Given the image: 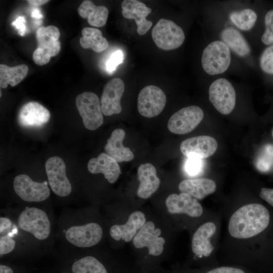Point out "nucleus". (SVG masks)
Listing matches in <instances>:
<instances>
[{"label":"nucleus","mask_w":273,"mask_h":273,"mask_svg":"<svg viewBox=\"0 0 273 273\" xmlns=\"http://www.w3.org/2000/svg\"><path fill=\"white\" fill-rule=\"evenodd\" d=\"M223 41L236 54L245 57L250 52V47L242 34L236 29L228 28L221 34Z\"/></svg>","instance_id":"obj_28"},{"label":"nucleus","mask_w":273,"mask_h":273,"mask_svg":"<svg viewBox=\"0 0 273 273\" xmlns=\"http://www.w3.org/2000/svg\"><path fill=\"white\" fill-rule=\"evenodd\" d=\"M0 273H14V271L10 266L1 264L0 265Z\"/></svg>","instance_id":"obj_42"},{"label":"nucleus","mask_w":273,"mask_h":273,"mask_svg":"<svg viewBox=\"0 0 273 273\" xmlns=\"http://www.w3.org/2000/svg\"><path fill=\"white\" fill-rule=\"evenodd\" d=\"M13 187L15 193L26 202H42L50 196L47 181H35L24 174H19L14 178Z\"/></svg>","instance_id":"obj_10"},{"label":"nucleus","mask_w":273,"mask_h":273,"mask_svg":"<svg viewBox=\"0 0 273 273\" xmlns=\"http://www.w3.org/2000/svg\"><path fill=\"white\" fill-rule=\"evenodd\" d=\"M256 169L267 172L273 168V145L266 144L260 150L254 161Z\"/></svg>","instance_id":"obj_31"},{"label":"nucleus","mask_w":273,"mask_h":273,"mask_svg":"<svg viewBox=\"0 0 273 273\" xmlns=\"http://www.w3.org/2000/svg\"><path fill=\"white\" fill-rule=\"evenodd\" d=\"M204 117L202 109L197 106L184 107L169 118L167 127L172 133L184 134L193 130Z\"/></svg>","instance_id":"obj_13"},{"label":"nucleus","mask_w":273,"mask_h":273,"mask_svg":"<svg viewBox=\"0 0 273 273\" xmlns=\"http://www.w3.org/2000/svg\"><path fill=\"white\" fill-rule=\"evenodd\" d=\"M125 135V132L123 129H115L112 132L104 147L106 153L118 163L130 161L134 158L132 152L123 145Z\"/></svg>","instance_id":"obj_24"},{"label":"nucleus","mask_w":273,"mask_h":273,"mask_svg":"<svg viewBox=\"0 0 273 273\" xmlns=\"http://www.w3.org/2000/svg\"><path fill=\"white\" fill-rule=\"evenodd\" d=\"M25 22L26 21L24 18L20 16L12 23V25L18 30V33L21 36L24 35L26 33V28Z\"/></svg>","instance_id":"obj_40"},{"label":"nucleus","mask_w":273,"mask_h":273,"mask_svg":"<svg viewBox=\"0 0 273 273\" xmlns=\"http://www.w3.org/2000/svg\"><path fill=\"white\" fill-rule=\"evenodd\" d=\"M146 222L145 216L143 212L140 211H134L129 216L125 224L112 225L110 229V235L116 241L123 240L128 242L134 237L138 231Z\"/></svg>","instance_id":"obj_21"},{"label":"nucleus","mask_w":273,"mask_h":273,"mask_svg":"<svg viewBox=\"0 0 273 273\" xmlns=\"http://www.w3.org/2000/svg\"><path fill=\"white\" fill-rule=\"evenodd\" d=\"M123 61V52L120 50L114 52L110 57L106 63L108 72L112 73L116 69L117 66Z\"/></svg>","instance_id":"obj_36"},{"label":"nucleus","mask_w":273,"mask_h":273,"mask_svg":"<svg viewBox=\"0 0 273 273\" xmlns=\"http://www.w3.org/2000/svg\"><path fill=\"white\" fill-rule=\"evenodd\" d=\"M272 138H273V129L272 130Z\"/></svg>","instance_id":"obj_44"},{"label":"nucleus","mask_w":273,"mask_h":273,"mask_svg":"<svg viewBox=\"0 0 273 273\" xmlns=\"http://www.w3.org/2000/svg\"><path fill=\"white\" fill-rule=\"evenodd\" d=\"M259 65L262 72L273 77V44L267 46L259 59Z\"/></svg>","instance_id":"obj_32"},{"label":"nucleus","mask_w":273,"mask_h":273,"mask_svg":"<svg viewBox=\"0 0 273 273\" xmlns=\"http://www.w3.org/2000/svg\"><path fill=\"white\" fill-rule=\"evenodd\" d=\"M216 188L214 180L204 177L184 179L178 185V189L181 193L188 194L197 200H202L213 194Z\"/></svg>","instance_id":"obj_22"},{"label":"nucleus","mask_w":273,"mask_h":273,"mask_svg":"<svg viewBox=\"0 0 273 273\" xmlns=\"http://www.w3.org/2000/svg\"><path fill=\"white\" fill-rule=\"evenodd\" d=\"M165 204L170 214L190 218H204L211 212L207 213L198 200L185 193L170 195L166 199Z\"/></svg>","instance_id":"obj_12"},{"label":"nucleus","mask_w":273,"mask_h":273,"mask_svg":"<svg viewBox=\"0 0 273 273\" xmlns=\"http://www.w3.org/2000/svg\"><path fill=\"white\" fill-rule=\"evenodd\" d=\"M264 29L261 37V41L265 46L273 44V9L266 11L264 17Z\"/></svg>","instance_id":"obj_33"},{"label":"nucleus","mask_w":273,"mask_h":273,"mask_svg":"<svg viewBox=\"0 0 273 273\" xmlns=\"http://www.w3.org/2000/svg\"><path fill=\"white\" fill-rule=\"evenodd\" d=\"M259 197L273 207V189L261 188L259 193Z\"/></svg>","instance_id":"obj_39"},{"label":"nucleus","mask_w":273,"mask_h":273,"mask_svg":"<svg viewBox=\"0 0 273 273\" xmlns=\"http://www.w3.org/2000/svg\"><path fill=\"white\" fill-rule=\"evenodd\" d=\"M14 229L11 232L0 235V254L1 256L9 254L15 249L16 241L14 238Z\"/></svg>","instance_id":"obj_34"},{"label":"nucleus","mask_w":273,"mask_h":273,"mask_svg":"<svg viewBox=\"0 0 273 273\" xmlns=\"http://www.w3.org/2000/svg\"><path fill=\"white\" fill-rule=\"evenodd\" d=\"M78 12L82 18L87 19L89 25L98 27L106 24L108 16V10L105 6H97L88 0L80 4Z\"/></svg>","instance_id":"obj_25"},{"label":"nucleus","mask_w":273,"mask_h":273,"mask_svg":"<svg viewBox=\"0 0 273 273\" xmlns=\"http://www.w3.org/2000/svg\"><path fill=\"white\" fill-rule=\"evenodd\" d=\"M166 102V95L160 88L155 85H148L139 93L138 98V111L144 117H154L162 111Z\"/></svg>","instance_id":"obj_14"},{"label":"nucleus","mask_w":273,"mask_h":273,"mask_svg":"<svg viewBox=\"0 0 273 273\" xmlns=\"http://www.w3.org/2000/svg\"><path fill=\"white\" fill-rule=\"evenodd\" d=\"M152 37L157 47L165 51L179 48L185 38L180 27L173 21L163 18L160 19L152 29Z\"/></svg>","instance_id":"obj_6"},{"label":"nucleus","mask_w":273,"mask_h":273,"mask_svg":"<svg viewBox=\"0 0 273 273\" xmlns=\"http://www.w3.org/2000/svg\"><path fill=\"white\" fill-rule=\"evenodd\" d=\"M204 161L197 158H188L185 162L184 169L190 176H195L200 174L203 169Z\"/></svg>","instance_id":"obj_35"},{"label":"nucleus","mask_w":273,"mask_h":273,"mask_svg":"<svg viewBox=\"0 0 273 273\" xmlns=\"http://www.w3.org/2000/svg\"><path fill=\"white\" fill-rule=\"evenodd\" d=\"M209 98L215 108L221 114L228 115L236 104V93L231 83L225 78L213 81L209 88Z\"/></svg>","instance_id":"obj_9"},{"label":"nucleus","mask_w":273,"mask_h":273,"mask_svg":"<svg viewBox=\"0 0 273 273\" xmlns=\"http://www.w3.org/2000/svg\"><path fill=\"white\" fill-rule=\"evenodd\" d=\"M50 117V112L46 107L38 102H29L20 109L18 122L23 127H40L48 122Z\"/></svg>","instance_id":"obj_18"},{"label":"nucleus","mask_w":273,"mask_h":273,"mask_svg":"<svg viewBox=\"0 0 273 273\" xmlns=\"http://www.w3.org/2000/svg\"><path fill=\"white\" fill-rule=\"evenodd\" d=\"M138 176L140 185L137 195L141 198L148 199L157 190L160 184L156 168L149 163L142 164L138 168Z\"/></svg>","instance_id":"obj_23"},{"label":"nucleus","mask_w":273,"mask_h":273,"mask_svg":"<svg viewBox=\"0 0 273 273\" xmlns=\"http://www.w3.org/2000/svg\"><path fill=\"white\" fill-rule=\"evenodd\" d=\"M73 273H108L104 265L92 256L81 257L73 263Z\"/></svg>","instance_id":"obj_29"},{"label":"nucleus","mask_w":273,"mask_h":273,"mask_svg":"<svg viewBox=\"0 0 273 273\" xmlns=\"http://www.w3.org/2000/svg\"><path fill=\"white\" fill-rule=\"evenodd\" d=\"M31 17L35 19H40L43 16L38 9H33L31 11Z\"/></svg>","instance_id":"obj_43"},{"label":"nucleus","mask_w":273,"mask_h":273,"mask_svg":"<svg viewBox=\"0 0 273 273\" xmlns=\"http://www.w3.org/2000/svg\"><path fill=\"white\" fill-rule=\"evenodd\" d=\"M18 229L31 235L36 240H47L51 233V222L47 212L35 207H27L19 214L16 221Z\"/></svg>","instance_id":"obj_3"},{"label":"nucleus","mask_w":273,"mask_h":273,"mask_svg":"<svg viewBox=\"0 0 273 273\" xmlns=\"http://www.w3.org/2000/svg\"><path fill=\"white\" fill-rule=\"evenodd\" d=\"M79 43L83 49H92L96 53L105 51L109 46L107 39L103 36L101 30L91 27H84L81 31Z\"/></svg>","instance_id":"obj_26"},{"label":"nucleus","mask_w":273,"mask_h":273,"mask_svg":"<svg viewBox=\"0 0 273 273\" xmlns=\"http://www.w3.org/2000/svg\"><path fill=\"white\" fill-rule=\"evenodd\" d=\"M161 234L160 229H155L152 221H147L133 238V245L139 249L147 247L150 255L158 256L162 253L165 243V239L159 237Z\"/></svg>","instance_id":"obj_15"},{"label":"nucleus","mask_w":273,"mask_h":273,"mask_svg":"<svg viewBox=\"0 0 273 273\" xmlns=\"http://www.w3.org/2000/svg\"><path fill=\"white\" fill-rule=\"evenodd\" d=\"M232 22L240 29L247 31L251 29L257 19L256 13L252 9H246L230 14Z\"/></svg>","instance_id":"obj_30"},{"label":"nucleus","mask_w":273,"mask_h":273,"mask_svg":"<svg viewBox=\"0 0 273 273\" xmlns=\"http://www.w3.org/2000/svg\"><path fill=\"white\" fill-rule=\"evenodd\" d=\"M231 61L230 50L222 41L216 40L204 49L201 63L204 70L208 74L217 75L225 72Z\"/></svg>","instance_id":"obj_5"},{"label":"nucleus","mask_w":273,"mask_h":273,"mask_svg":"<svg viewBox=\"0 0 273 273\" xmlns=\"http://www.w3.org/2000/svg\"><path fill=\"white\" fill-rule=\"evenodd\" d=\"M48 180L52 191L57 196L67 197L72 191V186L66 171L63 160L58 156L49 158L45 164Z\"/></svg>","instance_id":"obj_11"},{"label":"nucleus","mask_w":273,"mask_h":273,"mask_svg":"<svg viewBox=\"0 0 273 273\" xmlns=\"http://www.w3.org/2000/svg\"><path fill=\"white\" fill-rule=\"evenodd\" d=\"M30 5L39 6L47 3L49 1L47 0H28L27 1Z\"/></svg>","instance_id":"obj_41"},{"label":"nucleus","mask_w":273,"mask_h":273,"mask_svg":"<svg viewBox=\"0 0 273 273\" xmlns=\"http://www.w3.org/2000/svg\"><path fill=\"white\" fill-rule=\"evenodd\" d=\"M125 89L124 83L119 78L110 80L105 85L101 98V108L105 116L121 113L120 100Z\"/></svg>","instance_id":"obj_16"},{"label":"nucleus","mask_w":273,"mask_h":273,"mask_svg":"<svg viewBox=\"0 0 273 273\" xmlns=\"http://www.w3.org/2000/svg\"><path fill=\"white\" fill-rule=\"evenodd\" d=\"M87 169L92 174H103L110 184L115 183L121 173L118 162L106 153H102L97 158L90 159Z\"/></svg>","instance_id":"obj_20"},{"label":"nucleus","mask_w":273,"mask_h":273,"mask_svg":"<svg viewBox=\"0 0 273 273\" xmlns=\"http://www.w3.org/2000/svg\"><path fill=\"white\" fill-rule=\"evenodd\" d=\"M60 35V31L55 26L38 28L36 33L38 46L32 55L33 60L36 65L42 66L47 64L51 57L59 53L61 49Z\"/></svg>","instance_id":"obj_4"},{"label":"nucleus","mask_w":273,"mask_h":273,"mask_svg":"<svg viewBox=\"0 0 273 273\" xmlns=\"http://www.w3.org/2000/svg\"><path fill=\"white\" fill-rule=\"evenodd\" d=\"M103 235L102 227L94 222L72 225L64 232V237L70 244L83 248L90 247L98 244Z\"/></svg>","instance_id":"obj_8"},{"label":"nucleus","mask_w":273,"mask_h":273,"mask_svg":"<svg viewBox=\"0 0 273 273\" xmlns=\"http://www.w3.org/2000/svg\"><path fill=\"white\" fill-rule=\"evenodd\" d=\"M206 273H246L243 269L232 266H220L214 268Z\"/></svg>","instance_id":"obj_38"},{"label":"nucleus","mask_w":273,"mask_h":273,"mask_svg":"<svg viewBox=\"0 0 273 273\" xmlns=\"http://www.w3.org/2000/svg\"><path fill=\"white\" fill-rule=\"evenodd\" d=\"M221 218L210 212L197 227L191 240V250L198 258H209L218 250Z\"/></svg>","instance_id":"obj_2"},{"label":"nucleus","mask_w":273,"mask_h":273,"mask_svg":"<svg viewBox=\"0 0 273 273\" xmlns=\"http://www.w3.org/2000/svg\"><path fill=\"white\" fill-rule=\"evenodd\" d=\"M28 67L26 65L21 64L14 67L0 65V86L7 88L9 84L14 86L21 82L26 76Z\"/></svg>","instance_id":"obj_27"},{"label":"nucleus","mask_w":273,"mask_h":273,"mask_svg":"<svg viewBox=\"0 0 273 273\" xmlns=\"http://www.w3.org/2000/svg\"><path fill=\"white\" fill-rule=\"evenodd\" d=\"M122 14L128 19H134L137 25V32L141 35H144L152 25L151 21L146 17L152 12V9L136 0H124L121 3Z\"/></svg>","instance_id":"obj_19"},{"label":"nucleus","mask_w":273,"mask_h":273,"mask_svg":"<svg viewBox=\"0 0 273 273\" xmlns=\"http://www.w3.org/2000/svg\"><path fill=\"white\" fill-rule=\"evenodd\" d=\"M227 210L222 250L251 253L253 242L269 226L268 210L257 202L246 203Z\"/></svg>","instance_id":"obj_1"},{"label":"nucleus","mask_w":273,"mask_h":273,"mask_svg":"<svg viewBox=\"0 0 273 273\" xmlns=\"http://www.w3.org/2000/svg\"><path fill=\"white\" fill-rule=\"evenodd\" d=\"M78 112L84 127L95 130L104 122L101 103L98 96L93 92H85L78 95L75 100Z\"/></svg>","instance_id":"obj_7"},{"label":"nucleus","mask_w":273,"mask_h":273,"mask_svg":"<svg viewBox=\"0 0 273 273\" xmlns=\"http://www.w3.org/2000/svg\"><path fill=\"white\" fill-rule=\"evenodd\" d=\"M14 229V224L11 219L6 216L0 217V235L8 233Z\"/></svg>","instance_id":"obj_37"},{"label":"nucleus","mask_w":273,"mask_h":273,"mask_svg":"<svg viewBox=\"0 0 273 273\" xmlns=\"http://www.w3.org/2000/svg\"><path fill=\"white\" fill-rule=\"evenodd\" d=\"M218 144L215 139L208 135H200L188 138L180 145L181 153L188 158L204 159L212 155Z\"/></svg>","instance_id":"obj_17"}]
</instances>
